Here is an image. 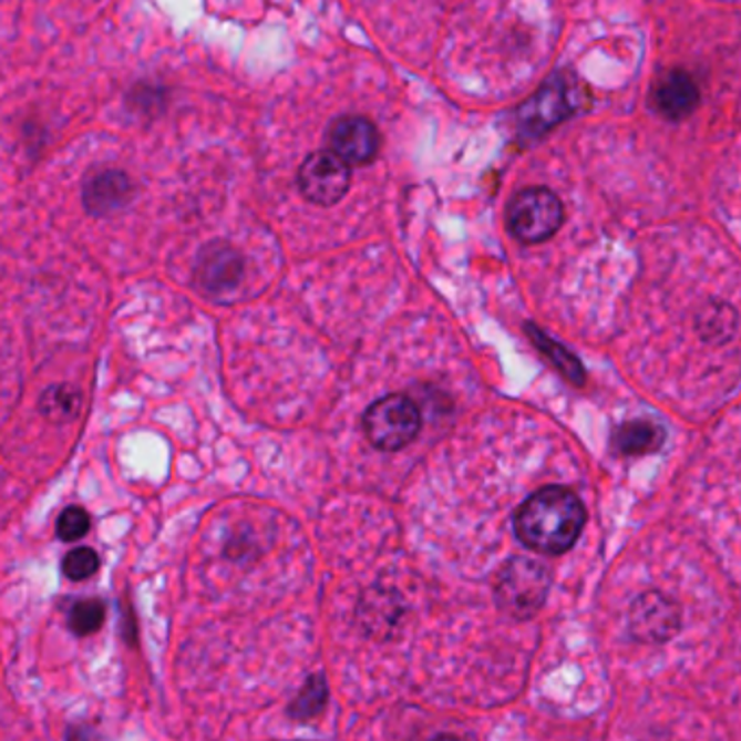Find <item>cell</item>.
<instances>
[{"mask_svg":"<svg viewBox=\"0 0 741 741\" xmlns=\"http://www.w3.org/2000/svg\"><path fill=\"white\" fill-rule=\"evenodd\" d=\"M585 524V507L566 487H544L515 512L517 539L546 555H562L574 546Z\"/></svg>","mask_w":741,"mask_h":741,"instance_id":"6da1fadb","label":"cell"},{"mask_svg":"<svg viewBox=\"0 0 741 741\" xmlns=\"http://www.w3.org/2000/svg\"><path fill=\"white\" fill-rule=\"evenodd\" d=\"M422 426L415 402L400 394L372 402L363 413V431L368 442L385 453L409 446Z\"/></svg>","mask_w":741,"mask_h":741,"instance_id":"7a4b0ae2","label":"cell"},{"mask_svg":"<svg viewBox=\"0 0 741 741\" xmlns=\"http://www.w3.org/2000/svg\"><path fill=\"white\" fill-rule=\"evenodd\" d=\"M548 570L526 557H515L496 578V600L510 616L533 618L548 596Z\"/></svg>","mask_w":741,"mask_h":741,"instance_id":"3957f363","label":"cell"},{"mask_svg":"<svg viewBox=\"0 0 741 741\" xmlns=\"http://www.w3.org/2000/svg\"><path fill=\"white\" fill-rule=\"evenodd\" d=\"M564 223V205L546 187H528L515 194L510 205V228L524 244H539L553 237Z\"/></svg>","mask_w":741,"mask_h":741,"instance_id":"277c9868","label":"cell"},{"mask_svg":"<svg viewBox=\"0 0 741 741\" xmlns=\"http://www.w3.org/2000/svg\"><path fill=\"white\" fill-rule=\"evenodd\" d=\"M298 187L309 203L331 207L350 187V166L331 151L309 155L298 171Z\"/></svg>","mask_w":741,"mask_h":741,"instance_id":"5b68a950","label":"cell"},{"mask_svg":"<svg viewBox=\"0 0 741 741\" xmlns=\"http://www.w3.org/2000/svg\"><path fill=\"white\" fill-rule=\"evenodd\" d=\"M329 151L348 166L370 164L381 148V135L372 120L363 115H342L329 128Z\"/></svg>","mask_w":741,"mask_h":741,"instance_id":"8992f818","label":"cell"},{"mask_svg":"<svg viewBox=\"0 0 741 741\" xmlns=\"http://www.w3.org/2000/svg\"><path fill=\"white\" fill-rule=\"evenodd\" d=\"M681 625L679 609L661 594H644L630 609V630L641 641H666Z\"/></svg>","mask_w":741,"mask_h":741,"instance_id":"52a82bcc","label":"cell"},{"mask_svg":"<svg viewBox=\"0 0 741 741\" xmlns=\"http://www.w3.org/2000/svg\"><path fill=\"white\" fill-rule=\"evenodd\" d=\"M133 194V183L124 172H99L83 185V205L94 216H112L128 205Z\"/></svg>","mask_w":741,"mask_h":741,"instance_id":"ba28073f","label":"cell"},{"mask_svg":"<svg viewBox=\"0 0 741 741\" xmlns=\"http://www.w3.org/2000/svg\"><path fill=\"white\" fill-rule=\"evenodd\" d=\"M244 259L227 244H209L196 266V279L205 291L225 294L241 281Z\"/></svg>","mask_w":741,"mask_h":741,"instance_id":"9c48e42d","label":"cell"},{"mask_svg":"<svg viewBox=\"0 0 741 741\" xmlns=\"http://www.w3.org/2000/svg\"><path fill=\"white\" fill-rule=\"evenodd\" d=\"M570 90L564 83H546L544 90L531 99L522 112H519V122L531 135H539L546 128L555 126L559 120H564L570 114L572 105L568 99Z\"/></svg>","mask_w":741,"mask_h":741,"instance_id":"30bf717a","label":"cell"},{"mask_svg":"<svg viewBox=\"0 0 741 741\" xmlns=\"http://www.w3.org/2000/svg\"><path fill=\"white\" fill-rule=\"evenodd\" d=\"M698 105L696 83L679 70L666 74L655 90V107L672 120H681Z\"/></svg>","mask_w":741,"mask_h":741,"instance_id":"8fae6325","label":"cell"},{"mask_svg":"<svg viewBox=\"0 0 741 741\" xmlns=\"http://www.w3.org/2000/svg\"><path fill=\"white\" fill-rule=\"evenodd\" d=\"M663 431L652 422H628L614 433V446L622 455H646L663 444Z\"/></svg>","mask_w":741,"mask_h":741,"instance_id":"7c38bea8","label":"cell"},{"mask_svg":"<svg viewBox=\"0 0 741 741\" xmlns=\"http://www.w3.org/2000/svg\"><path fill=\"white\" fill-rule=\"evenodd\" d=\"M81 409V394L68 385H55L44 392L40 400V411L53 422H68Z\"/></svg>","mask_w":741,"mask_h":741,"instance_id":"4fadbf2b","label":"cell"},{"mask_svg":"<svg viewBox=\"0 0 741 741\" xmlns=\"http://www.w3.org/2000/svg\"><path fill=\"white\" fill-rule=\"evenodd\" d=\"M327 696H329L327 685L320 677L309 679V683L305 685L300 696L291 702L289 716L296 718V720H309V718L318 716L327 704Z\"/></svg>","mask_w":741,"mask_h":741,"instance_id":"5bb4252c","label":"cell"},{"mask_svg":"<svg viewBox=\"0 0 741 741\" xmlns=\"http://www.w3.org/2000/svg\"><path fill=\"white\" fill-rule=\"evenodd\" d=\"M103 622H105V605L96 598L81 600L70 611V628L79 637L96 632L99 628L103 627Z\"/></svg>","mask_w":741,"mask_h":741,"instance_id":"9a60e30c","label":"cell"},{"mask_svg":"<svg viewBox=\"0 0 741 741\" xmlns=\"http://www.w3.org/2000/svg\"><path fill=\"white\" fill-rule=\"evenodd\" d=\"M99 568H101V559H99L96 550H92L88 546L74 548L63 557V574L70 580H85L92 574H96Z\"/></svg>","mask_w":741,"mask_h":741,"instance_id":"2e32d148","label":"cell"},{"mask_svg":"<svg viewBox=\"0 0 741 741\" xmlns=\"http://www.w3.org/2000/svg\"><path fill=\"white\" fill-rule=\"evenodd\" d=\"M90 531V515L81 507H68L59 515L58 535L63 542L81 539Z\"/></svg>","mask_w":741,"mask_h":741,"instance_id":"e0dca14e","label":"cell"},{"mask_svg":"<svg viewBox=\"0 0 741 741\" xmlns=\"http://www.w3.org/2000/svg\"><path fill=\"white\" fill-rule=\"evenodd\" d=\"M528 336H533L535 338V342H537V346H542V350L546 352V354H550V359L570 377L572 381H580L583 379V372H580V366L576 363V359L572 357L570 352H566L562 346H557V343L550 342V340H546V338H542L539 333H537V329H531L528 327Z\"/></svg>","mask_w":741,"mask_h":741,"instance_id":"ac0fdd59","label":"cell"},{"mask_svg":"<svg viewBox=\"0 0 741 741\" xmlns=\"http://www.w3.org/2000/svg\"><path fill=\"white\" fill-rule=\"evenodd\" d=\"M68 741H85V738H79V735H76V731H72V733L68 735Z\"/></svg>","mask_w":741,"mask_h":741,"instance_id":"d6986e66","label":"cell"},{"mask_svg":"<svg viewBox=\"0 0 741 741\" xmlns=\"http://www.w3.org/2000/svg\"><path fill=\"white\" fill-rule=\"evenodd\" d=\"M435 741H461L456 740V738H451V735H444V738H438Z\"/></svg>","mask_w":741,"mask_h":741,"instance_id":"ffe728a7","label":"cell"}]
</instances>
